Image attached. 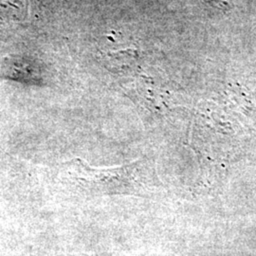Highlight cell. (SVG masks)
Returning <instances> with one entry per match:
<instances>
[{
	"label": "cell",
	"instance_id": "1",
	"mask_svg": "<svg viewBox=\"0 0 256 256\" xmlns=\"http://www.w3.org/2000/svg\"><path fill=\"white\" fill-rule=\"evenodd\" d=\"M68 182L84 191L95 194H120L124 189L128 169L124 167L94 169L81 160H72L62 165Z\"/></svg>",
	"mask_w": 256,
	"mask_h": 256
},
{
	"label": "cell",
	"instance_id": "2",
	"mask_svg": "<svg viewBox=\"0 0 256 256\" xmlns=\"http://www.w3.org/2000/svg\"><path fill=\"white\" fill-rule=\"evenodd\" d=\"M0 78L34 86L45 84L41 66L36 61L22 56L6 58L0 68Z\"/></svg>",
	"mask_w": 256,
	"mask_h": 256
},
{
	"label": "cell",
	"instance_id": "3",
	"mask_svg": "<svg viewBox=\"0 0 256 256\" xmlns=\"http://www.w3.org/2000/svg\"><path fill=\"white\" fill-rule=\"evenodd\" d=\"M27 16V0H0V22H22Z\"/></svg>",
	"mask_w": 256,
	"mask_h": 256
}]
</instances>
